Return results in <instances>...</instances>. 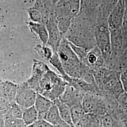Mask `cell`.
<instances>
[{"label": "cell", "mask_w": 127, "mask_h": 127, "mask_svg": "<svg viewBox=\"0 0 127 127\" xmlns=\"http://www.w3.org/2000/svg\"><path fill=\"white\" fill-rule=\"evenodd\" d=\"M95 29V27L77 16L72 20L70 27L64 36L73 45L90 50L96 46Z\"/></svg>", "instance_id": "6da1fadb"}, {"label": "cell", "mask_w": 127, "mask_h": 127, "mask_svg": "<svg viewBox=\"0 0 127 127\" xmlns=\"http://www.w3.org/2000/svg\"><path fill=\"white\" fill-rule=\"evenodd\" d=\"M41 64L37 93L54 101L63 94L67 83L46 64Z\"/></svg>", "instance_id": "7a4b0ae2"}, {"label": "cell", "mask_w": 127, "mask_h": 127, "mask_svg": "<svg viewBox=\"0 0 127 127\" xmlns=\"http://www.w3.org/2000/svg\"><path fill=\"white\" fill-rule=\"evenodd\" d=\"M64 70L70 77L81 79L89 68L74 53L67 39L64 36L57 51Z\"/></svg>", "instance_id": "3957f363"}, {"label": "cell", "mask_w": 127, "mask_h": 127, "mask_svg": "<svg viewBox=\"0 0 127 127\" xmlns=\"http://www.w3.org/2000/svg\"><path fill=\"white\" fill-rule=\"evenodd\" d=\"M94 34L96 46L101 51L104 61L111 53L110 32L107 20H103L97 24Z\"/></svg>", "instance_id": "277c9868"}, {"label": "cell", "mask_w": 127, "mask_h": 127, "mask_svg": "<svg viewBox=\"0 0 127 127\" xmlns=\"http://www.w3.org/2000/svg\"><path fill=\"white\" fill-rule=\"evenodd\" d=\"M127 27L126 18L122 27L110 30L111 55L120 57L127 52Z\"/></svg>", "instance_id": "5b68a950"}, {"label": "cell", "mask_w": 127, "mask_h": 127, "mask_svg": "<svg viewBox=\"0 0 127 127\" xmlns=\"http://www.w3.org/2000/svg\"><path fill=\"white\" fill-rule=\"evenodd\" d=\"M81 0H59L54 5L56 19L65 18L72 20L79 13Z\"/></svg>", "instance_id": "8992f818"}, {"label": "cell", "mask_w": 127, "mask_h": 127, "mask_svg": "<svg viewBox=\"0 0 127 127\" xmlns=\"http://www.w3.org/2000/svg\"><path fill=\"white\" fill-rule=\"evenodd\" d=\"M127 18V0H118L107 18L109 30L118 29L122 27Z\"/></svg>", "instance_id": "52a82bcc"}, {"label": "cell", "mask_w": 127, "mask_h": 127, "mask_svg": "<svg viewBox=\"0 0 127 127\" xmlns=\"http://www.w3.org/2000/svg\"><path fill=\"white\" fill-rule=\"evenodd\" d=\"M37 93L29 86L27 82H24L18 85L15 101L24 109L31 107L34 105Z\"/></svg>", "instance_id": "ba28073f"}, {"label": "cell", "mask_w": 127, "mask_h": 127, "mask_svg": "<svg viewBox=\"0 0 127 127\" xmlns=\"http://www.w3.org/2000/svg\"><path fill=\"white\" fill-rule=\"evenodd\" d=\"M45 26L48 33V39L47 45L52 49L53 53H57L64 35L59 31L58 28L55 17L50 18Z\"/></svg>", "instance_id": "9c48e42d"}, {"label": "cell", "mask_w": 127, "mask_h": 127, "mask_svg": "<svg viewBox=\"0 0 127 127\" xmlns=\"http://www.w3.org/2000/svg\"><path fill=\"white\" fill-rule=\"evenodd\" d=\"M84 94L85 93L83 91L67 84L59 99L71 108L74 106L82 105Z\"/></svg>", "instance_id": "30bf717a"}, {"label": "cell", "mask_w": 127, "mask_h": 127, "mask_svg": "<svg viewBox=\"0 0 127 127\" xmlns=\"http://www.w3.org/2000/svg\"><path fill=\"white\" fill-rule=\"evenodd\" d=\"M84 64L90 68L92 72L103 67L104 59L101 51L96 46L88 51Z\"/></svg>", "instance_id": "8fae6325"}, {"label": "cell", "mask_w": 127, "mask_h": 127, "mask_svg": "<svg viewBox=\"0 0 127 127\" xmlns=\"http://www.w3.org/2000/svg\"><path fill=\"white\" fill-rule=\"evenodd\" d=\"M51 124L58 127H71L61 118L57 107L55 104L46 113L39 117Z\"/></svg>", "instance_id": "7c38bea8"}, {"label": "cell", "mask_w": 127, "mask_h": 127, "mask_svg": "<svg viewBox=\"0 0 127 127\" xmlns=\"http://www.w3.org/2000/svg\"><path fill=\"white\" fill-rule=\"evenodd\" d=\"M17 87L18 85L11 82H0V96L11 103L15 102Z\"/></svg>", "instance_id": "4fadbf2b"}, {"label": "cell", "mask_w": 127, "mask_h": 127, "mask_svg": "<svg viewBox=\"0 0 127 127\" xmlns=\"http://www.w3.org/2000/svg\"><path fill=\"white\" fill-rule=\"evenodd\" d=\"M101 117L95 114H85L74 127H100Z\"/></svg>", "instance_id": "5bb4252c"}, {"label": "cell", "mask_w": 127, "mask_h": 127, "mask_svg": "<svg viewBox=\"0 0 127 127\" xmlns=\"http://www.w3.org/2000/svg\"><path fill=\"white\" fill-rule=\"evenodd\" d=\"M54 104L53 101L37 93L34 106L39 114L38 118L46 113Z\"/></svg>", "instance_id": "9a60e30c"}, {"label": "cell", "mask_w": 127, "mask_h": 127, "mask_svg": "<svg viewBox=\"0 0 127 127\" xmlns=\"http://www.w3.org/2000/svg\"><path fill=\"white\" fill-rule=\"evenodd\" d=\"M100 127H127V123L123 122L114 114H108L102 116Z\"/></svg>", "instance_id": "2e32d148"}, {"label": "cell", "mask_w": 127, "mask_h": 127, "mask_svg": "<svg viewBox=\"0 0 127 127\" xmlns=\"http://www.w3.org/2000/svg\"><path fill=\"white\" fill-rule=\"evenodd\" d=\"M55 105L57 107L59 115L62 119L71 127H74L71 116L70 109L66 104H64L59 98L54 101Z\"/></svg>", "instance_id": "e0dca14e"}, {"label": "cell", "mask_w": 127, "mask_h": 127, "mask_svg": "<svg viewBox=\"0 0 127 127\" xmlns=\"http://www.w3.org/2000/svg\"><path fill=\"white\" fill-rule=\"evenodd\" d=\"M38 113L33 105L24 109L22 119L26 126H29L35 123L38 120Z\"/></svg>", "instance_id": "ac0fdd59"}, {"label": "cell", "mask_w": 127, "mask_h": 127, "mask_svg": "<svg viewBox=\"0 0 127 127\" xmlns=\"http://www.w3.org/2000/svg\"><path fill=\"white\" fill-rule=\"evenodd\" d=\"M30 26L32 30L38 35L43 45L47 44L48 39V33L45 26L42 23H31Z\"/></svg>", "instance_id": "d6986e66"}, {"label": "cell", "mask_w": 127, "mask_h": 127, "mask_svg": "<svg viewBox=\"0 0 127 127\" xmlns=\"http://www.w3.org/2000/svg\"><path fill=\"white\" fill-rule=\"evenodd\" d=\"M24 108L17 104L16 102L11 104L8 112L3 116V117H13L22 119Z\"/></svg>", "instance_id": "ffe728a7"}, {"label": "cell", "mask_w": 127, "mask_h": 127, "mask_svg": "<svg viewBox=\"0 0 127 127\" xmlns=\"http://www.w3.org/2000/svg\"><path fill=\"white\" fill-rule=\"evenodd\" d=\"M72 121L74 126L84 116L85 113L82 105H79L70 108Z\"/></svg>", "instance_id": "44dd1931"}, {"label": "cell", "mask_w": 127, "mask_h": 127, "mask_svg": "<svg viewBox=\"0 0 127 127\" xmlns=\"http://www.w3.org/2000/svg\"><path fill=\"white\" fill-rule=\"evenodd\" d=\"M49 62L59 71L60 74V76L62 77V79L67 75V74H66L64 70L62 64L57 53H53L52 58L49 61Z\"/></svg>", "instance_id": "7402d4cb"}, {"label": "cell", "mask_w": 127, "mask_h": 127, "mask_svg": "<svg viewBox=\"0 0 127 127\" xmlns=\"http://www.w3.org/2000/svg\"><path fill=\"white\" fill-rule=\"evenodd\" d=\"M35 49L41 57L48 62L50 60L53 55V52L52 49L50 47L45 45H38L35 47Z\"/></svg>", "instance_id": "603a6c76"}, {"label": "cell", "mask_w": 127, "mask_h": 127, "mask_svg": "<svg viewBox=\"0 0 127 127\" xmlns=\"http://www.w3.org/2000/svg\"><path fill=\"white\" fill-rule=\"evenodd\" d=\"M5 127H26L27 126L22 119L13 117H3Z\"/></svg>", "instance_id": "cb8c5ba5"}, {"label": "cell", "mask_w": 127, "mask_h": 127, "mask_svg": "<svg viewBox=\"0 0 127 127\" xmlns=\"http://www.w3.org/2000/svg\"><path fill=\"white\" fill-rule=\"evenodd\" d=\"M69 44L71 46V48L72 49L73 52H74V53L79 58V59L80 60V61L82 63L84 64L86 58L88 51L89 50H87L85 49L74 45L70 42H69Z\"/></svg>", "instance_id": "d4e9b609"}, {"label": "cell", "mask_w": 127, "mask_h": 127, "mask_svg": "<svg viewBox=\"0 0 127 127\" xmlns=\"http://www.w3.org/2000/svg\"><path fill=\"white\" fill-rule=\"evenodd\" d=\"M11 103L0 96V116H3L10 108Z\"/></svg>", "instance_id": "484cf974"}, {"label": "cell", "mask_w": 127, "mask_h": 127, "mask_svg": "<svg viewBox=\"0 0 127 127\" xmlns=\"http://www.w3.org/2000/svg\"><path fill=\"white\" fill-rule=\"evenodd\" d=\"M120 81L125 92L127 91V71L121 73L120 75Z\"/></svg>", "instance_id": "4316f807"}, {"label": "cell", "mask_w": 127, "mask_h": 127, "mask_svg": "<svg viewBox=\"0 0 127 127\" xmlns=\"http://www.w3.org/2000/svg\"><path fill=\"white\" fill-rule=\"evenodd\" d=\"M35 127H58L46 122L42 118L38 119L35 123Z\"/></svg>", "instance_id": "83f0119b"}, {"label": "cell", "mask_w": 127, "mask_h": 127, "mask_svg": "<svg viewBox=\"0 0 127 127\" xmlns=\"http://www.w3.org/2000/svg\"><path fill=\"white\" fill-rule=\"evenodd\" d=\"M0 127H5L4 119L2 116H0Z\"/></svg>", "instance_id": "f1b7e54d"}, {"label": "cell", "mask_w": 127, "mask_h": 127, "mask_svg": "<svg viewBox=\"0 0 127 127\" xmlns=\"http://www.w3.org/2000/svg\"><path fill=\"white\" fill-rule=\"evenodd\" d=\"M50 0L51 1V2L55 5V4H56L59 0Z\"/></svg>", "instance_id": "f546056e"}, {"label": "cell", "mask_w": 127, "mask_h": 127, "mask_svg": "<svg viewBox=\"0 0 127 127\" xmlns=\"http://www.w3.org/2000/svg\"><path fill=\"white\" fill-rule=\"evenodd\" d=\"M26 127H35V123L33 124L32 125H29V126H27Z\"/></svg>", "instance_id": "4dcf8cb0"}]
</instances>
